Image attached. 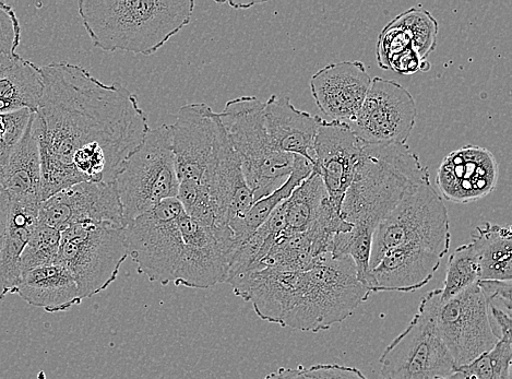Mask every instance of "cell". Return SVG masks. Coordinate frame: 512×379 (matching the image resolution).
<instances>
[{"mask_svg": "<svg viewBox=\"0 0 512 379\" xmlns=\"http://www.w3.org/2000/svg\"><path fill=\"white\" fill-rule=\"evenodd\" d=\"M43 93L33 130L42 170V203L79 183H109L149 132L136 94L105 85L69 63L41 67Z\"/></svg>", "mask_w": 512, "mask_h": 379, "instance_id": "obj_1", "label": "cell"}, {"mask_svg": "<svg viewBox=\"0 0 512 379\" xmlns=\"http://www.w3.org/2000/svg\"><path fill=\"white\" fill-rule=\"evenodd\" d=\"M194 0H80L83 27L97 49L150 56L192 21Z\"/></svg>", "mask_w": 512, "mask_h": 379, "instance_id": "obj_2", "label": "cell"}, {"mask_svg": "<svg viewBox=\"0 0 512 379\" xmlns=\"http://www.w3.org/2000/svg\"><path fill=\"white\" fill-rule=\"evenodd\" d=\"M431 180L408 145L366 144L354 179L345 193L341 216L353 227L376 230L416 185Z\"/></svg>", "mask_w": 512, "mask_h": 379, "instance_id": "obj_3", "label": "cell"}, {"mask_svg": "<svg viewBox=\"0 0 512 379\" xmlns=\"http://www.w3.org/2000/svg\"><path fill=\"white\" fill-rule=\"evenodd\" d=\"M371 294L357 279L350 257L335 259L325 254L311 268L297 271L282 327L315 334L328 330L352 316Z\"/></svg>", "mask_w": 512, "mask_h": 379, "instance_id": "obj_4", "label": "cell"}, {"mask_svg": "<svg viewBox=\"0 0 512 379\" xmlns=\"http://www.w3.org/2000/svg\"><path fill=\"white\" fill-rule=\"evenodd\" d=\"M219 117L226 136L240 158L255 203L289 180L295 156L277 149L267 132L264 103L253 96L226 102Z\"/></svg>", "mask_w": 512, "mask_h": 379, "instance_id": "obj_5", "label": "cell"}, {"mask_svg": "<svg viewBox=\"0 0 512 379\" xmlns=\"http://www.w3.org/2000/svg\"><path fill=\"white\" fill-rule=\"evenodd\" d=\"M114 185L121 201L125 227L163 201L177 197L180 182L169 125L149 129L145 139L118 171Z\"/></svg>", "mask_w": 512, "mask_h": 379, "instance_id": "obj_6", "label": "cell"}, {"mask_svg": "<svg viewBox=\"0 0 512 379\" xmlns=\"http://www.w3.org/2000/svg\"><path fill=\"white\" fill-rule=\"evenodd\" d=\"M451 242L448 210L431 180L414 186L373 235L371 270L395 248L416 244L432 248L442 256Z\"/></svg>", "mask_w": 512, "mask_h": 379, "instance_id": "obj_7", "label": "cell"}, {"mask_svg": "<svg viewBox=\"0 0 512 379\" xmlns=\"http://www.w3.org/2000/svg\"><path fill=\"white\" fill-rule=\"evenodd\" d=\"M61 236L55 265L70 272L82 300L109 288L129 257L125 228L77 224L61 232Z\"/></svg>", "mask_w": 512, "mask_h": 379, "instance_id": "obj_8", "label": "cell"}, {"mask_svg": "<svg viewBox=\"0 0 512 379\" xmlns=\"http://www.w3.org/2000/svg\"><path fill=\"white\" fill-rule=\"evenodd\" d=\"M421 304L430 312L457 370L491 351L499 340L478 283L447 301L440 299L436 289L427 293Z\"/></svg>", "mask_w": 512, "mask_h": 379, "instance_id": "obj_9", "label": "cell"}, {"mask_svg": "<svg viewBox=\"0 0 512 379\" xmlns=\"http://www.w3.org/2000/svg\"><path fill=\"white\" fill-rule=\"evenodd\" d=\"M184 210L176 198L163 201L125 227L129 257L140 275L166 286L180 268L184 241L181 217Z\"/></svg>", "mask_w": 512, "mask_h": 379, "instance_id": "obj_10", "label": "cell"}, {"mask_svg": "<svg viewBox=\"0 0 512 379\" xmlns=\"http://www.w3.org/2000/svg\"><path fill=\"white\" fill-rule=\"evenodd\" d=\"M170 127L178 182L197 184L210 192L226 135L219 113L205 103L186 104Z\"/></svg>", "mask_w": 512, "mask_h": 379, "instance_id": "obj_11", "label": "cell"}, {"mask_svg": "<svg viewBox=\"0 0 512 379\" xmlns=\"http://www.w3.org/2000/svg\"><path fill=\"white\" fill-rule=\"evenodd\" d=\"M383 379H435L457 372L430 312L420 304L412 322L380 357Z\"/></svg>", "mask_w": 512, "mask_h": 379, "instance_id": "obj_12", "label": "cell"}, {"mask_svg": "<svg viewBox=\"0 0 512 379\" xmlns=\"http://www.w3.org/2000/svg\"><path fill=\"white\" fill-rule=\"evenodd\" d=\"M416 117L415 100L406 88L397 81L375 77L360 111L348 125L366 144L407 145Z\"/></svg>", "mask_w": 512, "mask_h": 379, "instance_id": "obj_13", "label": "cell"}, {"mask_svg": "<svg viewBox=\"0 0 512 379\" xmlns=\"http://www.w3.org/2000/svg\"><path fill=\"white\" fill-rule=\"evenodd\" d=\"M183 255L174 280L175 286L209 289L228 280L231 259L237 250L230 228H207L181 217Z\"/></svg>", "mask_w": 512, "mask_h": 379, "instance_id": "obj_14", "label": "cell"}, {"mask_svg": "<svg viewBox=\"0 0 512 379\" xmlns=\"http://www.w3.org/2000/svg\"><path fill=\"white\" fill-rule=\"evenodd\" d=\"M39 221L59 232L86 223L125 228L114 183L85 182L64 189L43 201Z\"/></svg>", "mask_w": 512, "mask_h": 379, "instance_id": "obj_15", "label": "cell"}, {"mask_svg": "<svg viewBox=\"0 0 512 379\" xmlns=\"http://www.w3.org/2000/svg\"><path fill=\"white\" fill-rule=\"evenodd\" d=\"M366 142L348 124L324 120L314 142V170L326 187L330 204L341 211Z\"/></svg>", "mask_w": 512, "mask_h": 379, "instance_id": "obj_16", "label": "cell"}, {"mask_svg": "<svg viewBox=\"0 0 512 379\" xmlns=\"http://www.w3.org/2000/svg\"><path fill=\"white\" fill-rule=\"evenodd\" d=\"M499 167L493 153L468 145L452 151L437 171L436 186L443 199L469 204L492 194L498 183Z\"/></svg>", "mask_w": 512, "mask_h": 379, "instance_id": "obj_17", "label": "cell"}, {"mask_svg": "<svg viewBox=\"0 0 512 379\" xmlns=\"http://www.w3.org/2000/svg\"><path fill=\"white\" fill-rule=\"evenodd\" d=\"M372 79L360 61L333 63L312 77L311 91L318 109L331 122L349 124L360 111Z\"/></svg>", "mask_w": 512, "mask_h": 379, "instance_id": "obj_18", "label": "cell"}, {"mask_svg": "<svg viewBox=\"0 0 512 379\" xmlns=\"http://www.w3.org/2000/svg\"><path fill=\"white\" fill-rule=\"evenodd\" d=\"M444 256L430 247L402 245L386 253L369 272L367 288L372 293H409L430 283Z\"/></svg>", "mask_w": 512, "mask_h": 379, "instance_id": "obj_19", "label": "cell"}, {"mask_svg": "<svg viewBox=\"0 0 512 379\" xmlns=\"http://www.w3.org/2000/svg\"><path fill=\"white\" fill-rule=\"evenodd\" d=\"M264 116L267 132L277 149L314 164V142L324 118L301 111L288 97L276 94L264 103Z\"/></svg>", "mask_w": 512, "mask_h": 379, "instance_id": "obj_20", "label": "cell"}, {"mask_svg": "<svg viewBox=\"0 0 512 379\" xmlns=\"http://www.w3.org/2000/svg\"><path fill=\"white\" fill-rule=\"evenodd\" d=\"M13 294L51 314L67 312L82 303L73 276L59 265L33 269L21 275Z\"/></svg>", "mask_w": 512, "mask_h": 379, "instance_id": "obj_21", "label": "cell"}, {"mask_svg": "<svg viewBox=\"0 0 512 379\" xmlns=\"http://www.w3.org/2000/svg\"><path fill=\"white\" fill-rule=\"evenodd\" d=\"M34 113L16 147L11 151L0 179V189L10 201L41 205L42 170L38 140L33 130Z\"/></svg>", "mask_w": 512, "mask_h": 379, "instance_id": "obj_22", "label": "cell"}, {"mask_svg": "<svg viewBox=\"0 0 512 379\" xmlns=\"http://www.w3.org/2000/svg\"><path fill=\"white\" fill-rule=\"evenodd\" d=\"M43 93L41 67L25 58L0 56V114L37 112Z\"/></svg>", "mask_w": 512, "mask_h": 379, "instance_id": "obj_23", "label": "cell"}, {"mask_svg": "<svg viewBox=\"0 0 512 379\" xmlns=\"http://www.w3.org/2000/svg\"><path fill=\"white\" fill-rule=\"evenodd\" d=\"M41 205L9 200L6 231L0 257L2 275L9 294H13L20 279V257L39 222Z\"/></svg>", "mask_w": 512, "mask_h": 379, "instance_id": "obj_24", "label": "cell"}, {"mask_svg": "<svg viewBox=\"0 0 512 379\" xmlns=\"http://www.w3.org/2000/svg\"><path fill=\"white\" fill-rule=\"evenodd\" d=\"M471 236V244L481 269L480 281H511L512 231L510 225L487 222L476 227Z\"/></svg>", "mask_w": 512, "mask_h": 379, "instance_id": "obj_25", "label": "cell"}, {"mask_svg": "<svg viewBox=\"0 0 512 379\" xmlns=\"http://www.w3.org/2000/svg\"><path fill=\"white\" fill-rule=\"evenodd\" d=\"M314 171V164L305 158L295 156L294 170L276 192L259 199L248 209L245 215L229 225L237 248L245 243L272 215L283 201L287 200L294 189L300 186ZM237 251V250H236Z\"/></svg>", "mask_w": 512, "mask_h": 379, "instance_id": "obj_26", "label": "cell"}, {"mask_svg": "<svg viewBox=\"0 0 512 379\" xmlns=\"http://www.w3.org/2000/svg\"><path fill=\"white\" fill-rule=\"evenodd\" d=\"M327 198L328 194L323 180L314 170L281 204L284 234L288 236L301 234L311 228L320 206Z\"/></svg>", "mask_w": 512, "mask_h": 379, "instance_id": "obj_27", "label": "cell"}, {"mask_svg": "<svg viewBox=\"0 0 512 379\" xmlns=\"http://www.w3.org/2000/svg\"><path fill=\"white\" fill-rule=\"evenodd\" d=\"M481 280V269L472 244H464L448 260L444 287L440 299L447 301Z\"/></svg>", "mask_w": 512, "mask_h": 379, "instance_id": "obj_28", "label": "cell"}, {"mask_svg": "<svg viewBox=\"0 0 512 379\" xmlns=\"http://www.w3.org/2000/svg\"><path fill=\"white\" fill-rule=\"evenodd\" d=\"M392 22L408 33L413 49L419 54L422 62H425L427 57L435 51L438 22L430 11L413 7L404 11Z\"/></svg>", "mask_w": 512, "mask_h": 379, "instance_id": "obj_29", "label": "cell"}, {"mask_svg": "<svg viewBox=\"0 0 512 379\" xmlns=\"http://www.w3.org/2000/svg\"><path fill=\"white\" fill-rule=\"evenodd\" d=\"M61 232L39 221L20 257V277L26 272L56 264Z\"/></svg>", "mask_w": 512, "mask_h": 379, "instance_id": "obj_30", "label": "cell"}, {"mask_svg": "<svg viewBox=\"0 0 512 379\" xmlns=\"http://www.w3.org/2000/svg\"><path fill=\"white\" fill-rule=\"evenodd\" d=\"M512 337H499L495 347L457 372L466 379H511Z\"/></svg>", "mask_w": 512, "mask_h": 379, "instance_id": "obj_31", "label": "cell"}, {"mask_svg": "<svg viewBox=\"0 0 512 379\" xmlns=\"http://www.w3.org/2000/svg\"><path fill=\"white\" fill-rule=\"evenodd\" d=\"M32 114L29 110L0 114V179L11 151L26 133Z\"/></svg>", "mask_w": 512, "mask_h": 379, "instance_id": "obj_32", "label": "cell"}, {"mask_svg": "<svg viewBox=\"0 0 512 379\" xmlns=\"http://www.w3.org/2000/svg\"><path fill=\"white\" fill-rule=\"evenodd\" d=\"M409 49H413V46L408 33L390 21L380 32L377 42L376 56L379 67L389 70L390 63Z\"/></svg>", "mask_w": 512, "mask_h": 379, "instance_id": "obj_33", "label": "cell"}, {"mask_svg": "<svg viewBox=\"0 0 512 379\" xmlns=\"http://www.w3.org/2000/svg\"><path fill=\"white\" fill-rule=\"evenodd\" d=\"M276 374L278 379H367L359 369L338 364H318L308 369L304 366L297 369L282 367Z\"/></svg>", "mask_w": 512, "mask_h": 379, "instance_id": "obj_34", "label": "cell"}, {"mask_svg": "<svg viewBox=\"0 0 512 379\" xmlns=\"http://www.w3.org/2000/svg\"><path fill=\"white\" fill-rule=\"evenodd\" d=\"M21 42V27L13 7L0 2V56L16 57Z\"/></svg>", "mask_w": 512, "mask_h": 379, "instance_id": "obj_35", "label": "cell"}, {"mask_svg": "<svg viewBox=\"0 0 512 379\" xmlns=\"http://www.w3.org/2000/svg\"><path fill=\"white\" fill-rule=\"evenodd\" d=\"M478 286L488 304L499 302L511 313V281L485 280L479 281Z\"/></svg>", "mask_w": 512, "mask_h": 379, "instance_id": "obj_36", "label": "cell"}, {"mask_svg": "<svg viewBox=\"0 0 512 379\" xmlns=\"http://www.w3.org/2000/svg\"><path fill=\"white\" fill-rule=\"evenodd\" d=\"M422 63L419 54L414 49H409L390 63L389 70L399 75H413L421 70Z\"/></svg>", "mask_w": 512, "mask_h": 379, "instance_id": "obj_37", "label": "cell"}, {"mask_svg": "<svg viewBox=\"0 0 512 379\" xmlns=\"http://www.w3.org/2000/svg\"><path fill=\"white\" fill-rule=\"evenodd\" d=\"M9 212V198L0 189V246L3 244Z\"/></svg>", "mask_w": 512, "mask_h": 379, "instance_id": "obj_38", "label": "cell"}, {"mask_svg": "<svg viewBox=\"0 0 512 379\" xmlns=\"http://www.w3.org/2000/svg\"><path fill=\"white\" fill-rule=\"evenodd\" d=\"M0 262H2V257H0ZM7 294H9V293L6 288L5 281L3 279L2 266H0V302H2L4 300V298Z\"/></svg>", "mask_w": 512, "mask_h": 379, "instance_id": "obj_39", "label": "cell"}, {"mask_svg": "<svg viewBox=\"0 0 512 379\" xmlns=\"http://www.w3.org/2000/svg\"><path fill=\"white\" fill-rule=\"evenodd\" d=\"M435 379H466V378H464V376L461 373L456 372L455 374H452L448 377H439V378H435Z\"/></svg>", "mask_w": 512, "mask_h": 379, "instance_id": "obj_40", "label": "cell"}, {"mask_svg": "<svg viewBox=\"0 0 512 379\" xmlns=\"http://www.w3.org/2000/svg\"><path fill=\"white\" fill-rule=\"evenodd\" d=\"M265 379H278V376L276 373H271Z\"/></svg>", "mask_w": 512, "mask_h": 379, "instance_id": "obj_41", "label": "cell"}]
</instances>
